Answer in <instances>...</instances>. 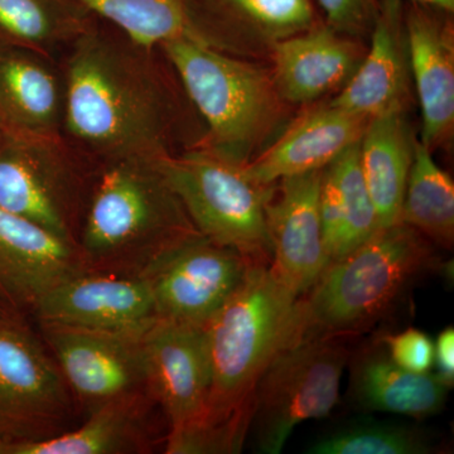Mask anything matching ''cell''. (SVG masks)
I'll use <instances>...</instances> for the list:
<instances>
[{
  "instance_id": "cell-1",
  "label": "cell",
  "mask_w": 454,
  "mask_h": 454,
  "mask_svg": "<svg viewBox=\"0 0 454 454\" xmlns=\"http://www.w3.org/2000/svg\"><path fill=\"white\" fill-rule=\"evenodd\" d=\"M131 46L89 31L74 40L62 121L73 138L109 162H154L169 154L168 103L145 50Z\"/></svg>"
},
{
  "instance_id": "cell-2",
  "label": "cell",
  "mask_w": 454,
  "mask_h": 454,
  "mask_svg": "<svg viewBox=\"0 0 454 454\" xmlns=\"http://www.w3.org/2000/svg\"><path fill=\"white\" fill-rule=\"evenodd\" d=\"M199 234L154 162L114 160L92 193L77 247L88 270L142 276Z\"/></svg>"
},
{
  "instance_id": "cell-3",
  "label": "cell",
  "mask_w": 454,
  "mask_h": 454,
  "mask_svg": "<svg viewBox=\"0 0 454 454\" xmlns=\"http://www.w3.org/2000/svg\"><path fill=\"white\" fill-rule=\"evenodd\" d=\"M428 241L397 223L333 260L300 298L297 340L360 333L387 315L417 282L442 268Z\"/></svg>"
},
{
  "instance_id": "cell-4",
  "label": "cell",
  "mask_w": 454,
  "mask_h": 454,
  "mask_svg": "<svg viewBox=\"0 0 454 454\" xmlns=\"http://www.w3.org/2000/svg\"><path fill=\"white\" fill-rule=\"evenodd\" d=\"M300 298L270 264H254L243 283L203 325L211 367L205 417L252 422L254 394L274 357L297 340Z\"/></svg>"
},
{
  "instance_id": "cell-5",
  "label": "cell",
  "mask_w": 454,
  "mask_h": 454,
  "mask_svg": "<svg viewBox=\"0 0 454 454\" xmlns=\"http://www.w3.org/2000/svg\"><path fill=\"white\" fill-rule=\"evenodd\" d=\"M160 47L208 124V149L244 166L276 114L274 82L259 68L211 49L200 35Z\"/></svg>"
},
{
  "instance_id": "cell-6",
  "label": "cell",
  "mask_w": 454,
  "mask_h": 454,
  "mask_svg": "<svg viewBox=\"0 0 454 454\" xmlns=\"http://www.w3.org/2000/svg\"><path fill=\"white\" fill-rule=\"evenodd\" d=\"M154 164L200 234L253 262L270 264L265 214L270 187L254 184L243 166L208 148L163 155Z\"/></svg>"
},
{
  "instance_id": "cell-7",
  "label": "cell",
  "mask_w": 454,
  "mask_h": 454,
  "mask_svg": "<svg viewBox=\"0 0 454 454\" xmlns=\"http://www.w3.org/2000/svg\"><path fill=\"white\" fill-rule=\"evenodd\" d=\"M339 337H309L283 348L260 376L252 426L260 453L282 452L293 430L328 417L340 402L348 349Z\"/></svg>"
},
{
  "instance_id": "cell-8",
  "label": "cell",
  "mask_w": 454,
  "mask_h": 454,
  "mask_svg": "<svg viewBox=\"0 0 454 454\" xmlns=\"http://www.w3.org/2000/svg\"><path fill=\"white\" fill-rule=\"evenodd\" d=\"M55 361L8 317L0 319V438L31 442L61 432L70 396Z\"/></svg>"
},
{
  "instance_id": "cell-9",
  "label": "cell",
  "mask_w": 454,
  "mask_h": 454,
  "mask_svg": "<svg viewBox=\"0 0 454 454\" xmlns=\"http://www.w3.org/2000/svg\"><path fill=\"white\" fill-rule=\"evenodd\" d=\"M254 264L260 262L199 234L164 254L142 277L158 318L203 327Z\"/></svg>"
},
{
  "instance_id": "cell-10",
  "label": "cell",
  "mask_w": 454,
  "mask_h": 454,
  "mask_svg": "<svg viewBox=\"0 0 454 454\" xmlns=\"http://www.w3.org/2000/svg\"><path fill=\"white\" fill-rule=\"evenodd\" d=\"M44 340L67 385L91 411L124 397L151 394L143 334L104 333L42 324Z\"/></svg>"
},
{
  "instance_id": "cell-11",
  "label": "cell",
  "mask_w": 454,
  "mask_h": 454,
  "mask_svg": "<svg viewBox=\"0 0 454 454\" xmlns=\"http://www.w3.org/2000/svg\"><path fill=\"white\" fill-rule=\"evenodd\" d=\"M0 210L77 244L76 184L57 138L9 136L0 148Z\"/></svg>"
},
{
  "instance_id": "cell-12",
  "label": "cell",
  "mask_w": 454,
  "mask_h": 454,
  "mask_svg": "<svg viewBox=\"0 0 454 454\" xmlns=\"http://www.w3.org/2000/svg\"><path fill=\"white\" fill-rule=\"evenodd\" d=\"M42 324L145 333L158 318L145 277L85 270L51 289L33 309Z\"/></svg>"
},
{
  "instance_id": "cell-13",
  "label": "cell",
  "mask_w": 454,
  "mask_h": 454,
  "mask_svg": "<svg viewBox=\"0 0 454 454\" xmlns=\"http://www.w3.org/2000/svg\"><path fill=\"white\" fill-rule=\"evenodd\" d=\"M322 172L280 179L277 199L270 195L265 205L270 267L298 297L312 288L330 264L319 211Z\"/></svg>"
},
{
  "instance_id": "cell-14",
  "label": "cell",
  "mask_w": 454,
  "mask_h": 454,
  "mask_svg": "<svg viewBox=\"0 0 454 454\" xmlns=\"http://www.w3.org/2000/svg\"><path fill=\"white\" fill-rule=\"evenodd\" d=\"M151 395L162 405L169 429L201 417L211 390L203 327L157 318L143 334Z\"/></svg>"
},
{
  "instance_id": "cell-15",
  "label": "cell",
  "mask_w": 454,
  "mask_h": 454,
  "mask_svg": "<svg viewBox=\"0 0 454 454\" xmlns=\"http://www.w3.org/2000/svg\"><path fill=\"white\" fill-rule=\"evenodd\" d=\"M88 270L79 247L0 210V304L35 309L59 283Z\"/></svg>"
},
{
  "instance_id": "cell-16",
  "label": "cell",
  "mask_w": 454,
  "mask_h": 454,
  "mask_svg": "<svg viewBox=\"0 0 454 454\" xmlns=\"http://www.w3.org/2000/svg\"><path fill=\"white\" fill-rule=\"evenodd\" d=\"M404 2V0H403ZM452 13L404 2L409 71L420 110L422 139L432 149L448 138L454 124V35Z\"/></svg>"
},
{
  "instance_id": "cell-17",
  "label": "cell",
  "mask_w": 454,
  "mask_h": 454,
  "mask_svg": "<svg viewBox=\"0 0 454 454\" xmlns=\"http://www.w3.org/2000/svg\"><path fill=\"white\" fill-rule=\"evenodd\" d=\"M370 32L369 53L330 103L367 119L404 106L409 74L404 2L379 0Z\"/></svg>"
},
{
  "instance_id": "cell-18",
  "label": "cell",
  "mask_w": 454,
  "mask_h": 454,
  "mask_svg": "<svg viewBox=\"0 0 454 454\" xmlns=\"http://www.w3.org/2000/svg\"><path fill=\"white\" fill-rule=\"evenodd\" d=\"M367 121L328 104L307 114L276 145L245 163L244 173L254 184L271 187L280 179L324 169L360 140Z\"/></svg>"
},
{
  "instance_id": "cell-19",
  "label": "cell",
  "mask_w": 454,
  "mask_h": 454,
  "mask_svg": "<svg viewBox=\"0 0 454 454\" xmlns=\"http://www.w3.org/2000/svg\"><path fill=\"white\" fill-rule=\"evenodd\" d=\"M358 56L348 35L313 26L274 44V86L291 103H309L348 82L360 65Z\"/></svg>"
},
{
  "instance_id": "cell-20",
  "label": "cell",
  "mask_w": 454,
  "mask_h": 454,
  "mask_svg": "<svg viewBox=\"0 0 454 454\" xmlns=\"http://www.w3.org/2000/svg\"><path fill=\"white\" fill-rule=\"evenodd\" d=\"M64 95L40 53L0 43V119L12 136L57 138Z\"/></svg>"
},
{
  "instance_id": "cell-21",
  "label": "cell",
  "mask_w": 454,
  "mask_h": 454,
  "mask_svg": "<svg viewBox=\"0 0 454 454\" xmlns=\"http://www.w3.org/2000/svg\"><path fill=\"white\" fill-rule=\"evenodd\" d=\"M450 389L432 372H411L396 365L381 342L352 364V399L366 411L422 419L444 408Z\"/></svg>"
},
{
  "instance_id": "cell-22",
  "label": "cell",
  "mask_w": 454,
  "mask_h": 454,
  "mask_svg": "<svg viewBox=\"0 0 454 454\" xmlns=\"http://www.w3.org/2000/svg\"><path fill=\"white\" fill-rule=\"evenodd\" d=\"M319 211L330 262L354 252L380 230L361 170L360 140L324 168Z\"/></svg>"
},
{
  "instance_id": "cell-23",
  "label": "cell",
  "mask_w": 454,
  "mask_h": 454,
  "mask_svg": "<svg viewBox=\"0 0 454 454\" xmlns=\"http://www.w3.org/2000/svg\"><path fill=\"white\" fill-rule=\"evenodd\" d=\"M415 140L403 106L372 116L360 138V164L379 229L400 223Z\"/></svg>"
},
{
  "instance_id": "cell-24",
  "label": "cell",
  "mask_w": 454,
  "mask_h": 454,
  "mask_svg": "<svg viewBox=\"0 0 454 454\" xmlns=\"http://www.w3.org/2000/svg\"><path fill=\"white\" fill-rule=\"evenodd\" d=\"M145 395L98 406L80 428L31 442H5L0 454H124L145 450Z\"/></svg>"
},
{
  "instance_id": "cell-25",
  "label": "cell",
  "mask_w": 454,
  "mask_h": 454,
  "mask_svg": "<svg viewBox=\"0 0 454 454\" xmlns=\"http://www.w3.org/2000/svg\"><path fill=\"white\" fill-rule=\"evenodd\" d=\"M400 223L447 249L454 240V184L435 163L428 146L415 140Z\"/></svg>"
},
{
  "instance_id": "cell-26",
  "label": "cell",
  "mask_w": 454,
  "mask_h": 454,
  "mask_svg": "<svg viewBox=\"0 0 454 454\" xmlns=\"http://www.w3.org/2000/svg\"><path fill=\"white\" fill-rule=\"evenodd\" d=\"M118 26L139 49L151 51L164 42L199 35L190 0H67Z\"/></svg>"
},
{
  "instance_id": "cell-27",
  "label": "cell",
  "mask_w": 454,
  "mask_h": 454,
  "mask_svg": "<svg viewBox=\"0 0 454 454\" xmlns=\"http://www.w3.org/2000/svg\"><path fill=\"white\" fill-rule=\"evenodd\" d=\"M67 0H0V43L41 53L88 32Z\"/></svg>"
},
{
  "instance_id": "cell-28",
  "label": "cell",
  "mask_w": 454,
  "mask_h": 454,
  "mask_svg": "<svg viewBox=\"0 0 454 454\" xmlns=\"http://www.w3.org/2000/svg\"><path fill=\"white\" fill-rule=\"evenodd\" d=\"M434 441L423 430L405 424L364 420L317 439L312 454H428Z\"/></svg>"
},
{
  "instance_id": "cell-29",
  "label": "cell",
  "mask_w": 454,
  "mask_h": 454,
  "mask_svg": "<svg viewBox=\"0 0 454 454\" xmlns=\"http://www.w3.org/2000/svg\"><path fill=\"white\" fill-rule=\"evenodd\" d=\"M234 20L274 40L316 26L312 0H217Z\"/></svg>"
},
{
  "instance_id": "cell-30",
  "label": "cell",
  "mask_w": 454,
  "mask_h": 454,
  "mask_svg": "<svg viewBox=\"0 0 454 454\" xmlns=\"http://www.w3.org/2000/svg\"><path fill=\"white\" fill-rule=\"evenodd\" d=\"M250 422L238 418L200 417L167 435L168 454L238 453L247 438Z\"/></svg>"
},
{
  "instance_id": "cell-31",
  "label": "cell",
  "mask_w": 454,
  "mask_h": 454,
  "mask_svg": "<svg viewBox=\"0 0 454 454\" xmlns=\"http://www.w3.org/2000/svg\"><path fill=\"white\" fill-rule=\"evenodd\" d=\"M380 342L391 360L403 369L417 373L432 372L434 342L422 331L408 328L403 333L381 337Z\"/></svg>"
},
{
  "instance_id": "cell-32",
  "label": "cell",
  "mask_w": 454,
  "mask_h": 454,
  "mask_svg": "<svg viewBox=\"0 0 454 454\" xmlns=\"http://www.w3.org/2000/svg\"><path fill=\"white\" fill-rule=\"evenodd\" d=\"M325 16V25L345 35L372 31L379 0H317Z\"/></svg>"
},
{
  "instance_id": "cell-33",
  "label": "cell",
  "mask_w": 454,
  "mask_h": 454,
  "mask_svg": "<svg viewBox=\"0 0 454 454\" xmlns=\"http://www.w3.org/2000/svg\"><path fill=\"white\" fill-rule=\"evenodd\" d=\"M435 375L448 387H452L454 382V330L447 327L439 333L434 342Z\"/></svg>"
},
{
  "instance_id": "cell-34",
  "label": "cell",
  "mask_w": 454,
  "mask_h": 454,
  "mask_svg": "<svg viewBox=\"0 0 454 454\" xmlns=\"http://www.w3.org/2000/svg\"><path fill=\"white\" fill-rule=\"evenodd\" d=\"M404 2L441 9V11L448 12V13L452 14L454 12V0H404Z\"/></svg>"
},
{
  "instance_id": "cell-35",
  "label": "cell",
  "mask_w": 454,
  "mask_h": 454,
  "mask_svg": "<svg viewBox=\"0 0 454 454\" xmlns=\"http://www.w3.org/2000/svg\"><path fill=\"white\" fill-rule=\"evenodd\" d=\"M9 136H11V133H9L7 128H5L4 122H3L2 119H0V148L5 145Z\"/></svg>"
},
{
  "instance_id": "cell-36",
  "label": "cell",
  "mask_w": 454,
  "mask_h": 454,
  "mask_svg": "<svg viewBox=\"0 0 454 454\" xmlns=\"http://www.w3.org/2000/svg\"><path fill=\"white\" fill-rule=\"evenodd\" d=\"M7 315H5L4 309H3L2 304H0V319L5 318Z\"/></svg>"
},
{
  "instance_id": "cell-37",
  "label": "cell",
  "mask_w": 454,
  "mask_h": 454,
  "mask_svg": "<svg viewBox=\"0 0 454 454\" xmlns=\"http://www.w3.org/2000/svg\"><path fill=\"white\" fill-rule=\"evenodd\" d=\"M2 443H3V441H2V438H0V444H2Z\"/></svg>"
}]
</instances>
